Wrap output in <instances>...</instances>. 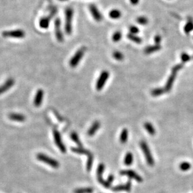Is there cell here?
Here are the masks:
<instances>
[{"mask_svg":"<svg viewBox=\"0 0 193 193\" xmlns=\"http://www.w3.org/2000/svg\"><path fill=\"white\" fill-rule=\"evenodd\" d=\"M140 146L144 153V156H145L147 164L149 165V166H151V167L153 166L154 165L155 162L154 160V158L153 157V155L152 154H151L149 147L147 145V144L145 142V141H141V143H140Z\"/></svg>","mask_w":193,"mask_h":193,"instance_id":"1","label":"cell"},{"mask_svg":"<svg viewBox=\"0 0 193 193\" xmlns=\"http://www.w3.org/2000/svg\"><path fill=\"white\" fill-rule=\"evenodd\" d=\"M86 51V48L82 46L76 52L70 61V65L71 68H76L78 66L82 57L84 56Z\"/></svg>","mask_w":193,"mask_h":193,"instance_id":"2","label":"cell"},{"mask_svg":"<svg viewBox=\"0 0 193 193\" xmlns=\"http://www.w3.org/2000/svg\"><path fill=\"white\" fill-rule=\"evenodd\" d=\"M37 159L43 162L44 163L47 164L48 166L53 168H58L60 167V163L56 159L53 158L48 156L47 155L43 153H38L36 155Z\"/></svg>","mask_w":193,"mask_h":193,"instance_id":"3","label":"cell"},{"mask_svg":"<svg viewBox=\"0 0 193 193\" xmlns=\"http://www.w3.org/2000/svg\"><path fill=\"white\" fill-rule=\"evenodd\" d=\"M73 10L71 8H67L65 11V18H66V22H65V31L70 35L72 33V21H73Z\"/></svg>","mask_w":193,"mask_h":193,"instance_id":"4","label":"cell"},{"mask_svg":"<svg viewBox=\"0 0 193 193\" xmlns=\"http://www.w3.org/2000/svg\"><path fill=\"white\" fill-rule=\"evenodd\" d=\"M2 36L5 38H23L25 36V32L22 29L5 31L2 33Z\"/></svg>","mask_w":193,"mask_h":193,"instance_id":"5","label":"cell"},{"mask_svg":"<svg viewBox=\"0 0 193 193\" xmlns=\"http://www.w3.org/2000/svg\"><path fill=\"white\" fill-rule=\"evenodd\" d=\"M109 76V73L108 71H103L100 74L96 82V88L98 91H101L105 86L106 81H108Z\"/></svg>","mask_w":193,"mask_h":193,"instance_id":"6","label":"cell"},{"mask_svg":"<svg viewBox=\"0 0 193 193\" xmlns=\"http://www.w3.org/2000/svg\"><path fill=\"white\" fill-rule=\"evenodd\" d=\"M105 164L103 163L99 164L97 168V172H96V173H97V178L98 181L103 186H105L106 188H109L110 187V186H111V184H109L107 181L103 180V174L105 172Z\"/></svg>","mask_w":193,"mask_h":193,"instance_id":"7","label":"cell"},{"mask_svg":"<svg viewBox=\"0 0 193 193\" xmlns=\"http://www.w3.org/2000/svg\"><path fill=\"white\" fill-rule=\"evenodd\" d=\"M120 174L122 176H126L129 178L130 179H132V180H135L138 182H141L143 181L142 177L139 174L131 170H122L120 171Z\"/></svg>","mask_w":193,"mask_h":193,"instance_id":"8","label":"cell"},{"mask_svg":"<svg viewBox=\"0 0 193 193\" xmlns=\"http://www.w3.org/2000/svg\"><path fill=\"white\" fill-rule=\"evenodd\" d=\"M53 136H54V142L55 143H56L58 147L59 148V149L60 150L61 152L63 153H66V146H64V144H63V141H62L60 133L58 132L57 130H54L53 131Z\"/></svg>","mask_w":193,"mask_h":193,"instance_id":"9","label":"cell"},{"mask_svg":"<svg viewBox=\"0 0 193 193\" xmlns=\"http://www.w3.org/2000/svg\"><path fill=\"white\" fill-rule=\"evenodd\" d=\"M54 29L56 37L59 42H63L64 41V37L61 27V19L57 18L54 21Z\"/></svg>","mask_w":193,"mask_h":193,"instance_id":"10","label":"cell"},{"mask_svg":"<svg viewBox=\"0 0 193 193\" xmlns=\"http://www.w3.org/2000/svg\"><path fill=\"white\" fill-rule=\"evenodd\" d=\"M89 9L95 21H98V22L102 21L103 16L101 15V13H100V11H99L97 6L94 4H91L89 6Z\"/></svg>","mask_w":193,"mask_h":193,"instance_id":"11","label":"cell"},{"mask_svg":"<svg viewBox=\"0 0 193 193\" xmlns=\"http://www.w3.org/2000/svg\"><path fill=\"white\" fill-rule=\"evenodd\" d=\"M15 80L12 78H9L4 82L1 86H0V95L4 92L8 91L15 84Z\"/></svg>","mask_w":193,"mask_h":193,"instance_id":"12","label":"cell"},{"mask_svg":"<svg viewBox=\"0 0 193 193\" xmlns=\"http://www.w3.org/2000/svg\"><path fill=\"white\" fill-rule=\"evenodd\" d=\"M176 75H177V72L172 70V73L171 75L170 76V77L168 78V80L166 82V85H165V86L164 88L166 92H170L171 91L172 87H173L174 82L175 81V79L176 78Z\"/></svg>","mask_w":193,"mask_h":193,"instance_id":"13","label":"cell"},{"mask_svg":"<svg viewBox=\"0 0 193 193\" xmlns=\"http://www.w3.org/2000/svg\"><path fill=\"white\" fill-rule=\"evenodd\" d=\"M44 96V91L42 89H39L37 91L35 97L34 99L33 104L34 106L36 107H40L43 102V99Z\"/></svg>","mask_w":193,"mask_h":193,"instance_id":"14","label":"cell"},{"mask_svg":"<svg viewBox=\"0 0 193 193\" xmlns=\"http://www.w3.org/2000/svg\"><path fill=\"white\" fill-rule=\"evenodd\" d=\"M131 181H129L125 184H121L114 187L112 190L116 192L118 191L129 192L131 191Z\"/></svg>","mask_w":193,"mask_h":193,"instance_id":"15","label":"cell"},{"mask_svg":"<svg viewBox=\"0 0 193 193\" xmlns=\"http://www.w3.org/2000/svg\"><path fill=\"white\" fill-rule=\"evenodd\" d=\"M9 118L10 120L16 122H24L26 120V116L23 114L19 113H11L9 115Z\"/></svg>","mask_w":193,"mask_h":193,"instance_id":"16","label":"cell"},{"mask_svg":"<svg viewBox=\"0 0 193 193\" xmlns=\"http://www.w3.org/2000/svg\"><path fill=\"white\" fill-rule=\"evenodd\" d=\"M101 127V123L99 122L98 121H95L92 123V125L90 127V128L88 131V135L89 136H92L96 134V133L98 131L99 127Z\"/></svg>","mask_w":193,"mask_h":193,"instance_id":"17","label":"cell"},{"mask_svg":"<svg viewBox=\"0 0 193 193\" xmlns=\"http://www.w3.org/2000/svg\"><path fill=\"white\" fill-rule=\"evenodd\" d=\"M144 127L145 128L146 131L150 134L151 136H154L156 133V131L153 125L149 122H146L144 123Z\"/></svg>","mask_w":193,"mask_h":193,"instance_id":"18","label":"cell"},{"mask_svg":"<svg viewBox=\"0 0 193 193\" xmlns=\"http://www.w3.org/2000/svg\"><path fill=\"white\" fill-rule=\"evenodd\" d=\"M161 48V46H160V44H155V45L153 46H149L145 48L144 53L146 54H149L151 53H153L154 52H156V51L160 50Z\"/></svg>","mask_w":193,"mask_h":193,"instance_id":"19","label":"cell"},{"mask_svg":"<svg viewBox=\"0 0 193 193\" xmlns=\"http://www.w3.org/2000/svg\"><path fill=\"white\" fill-rule=\"evenodd\" d=\"M133 159H134V157H133V153L131 152H127L125 157L124 163H125L126 166H129L133 164Z\"/></svg>","mask_w":193,"mask_h":193,"instance_id":"20","label":"cell"},{"mask_svg":"<svg viewBox=\"0 0 193 193\" xmlns=\"http://www.w3.org/2000/svg\"><path fill=\"white\" fill-rule=\"evenodd\" d=\"M127 139H128V130L126 128H124L120 134V143L122 144H125L127 142Z\"/></svg>","mask_w":193,"mask_h":193,"instance_id":"21","label":"cell"},{"mask_svg":"<svg viewBox=\"0 0 193 193\" xmlns=\"http://www.w3.org/2000/svg\"><path fill=\"white\" fill-rule=\"evenodd\" d=\"M50 18L49 17H43L40 21V26L43 29H47L50 26Z\"/></svg>","mask_w":193,"mask_h":193,"instance_id":"22","label":"cell"},{"mask_svg":"<svg viewBox=\"0 0 193 193\" xmlns=\"http://www.w3.org/2000/svg\"><path fill=\"white\" fill-rule=\"evenodd\" d=\"M71 151L75 153L80 154H83V155H88V156H89V155L91 154L90 151L87 150V149H83V148H82L81 147H72Z\"/></svg>","mask_w":193,"mask_h":193,"instance_id":"23","label":"cell"},{"mask_svg":"<svg viewBox=\"0 0 193 193\" xmlns=\"http://www.w3.org/2000/svg\"><path fill=\"white\" fill-rule=\"evenodd\" d=\"M165 92H166L164 88H157L153 89L152 91H151V94H152L153 96H154V97H157V96H161Z\"/></svg>","mask_w":193,"mask_h":193,"instance_id":"24","label":"cell"},{"mask_svg":"<svg viewBox=\"0 0 193 193\" xmlns=\"http://www.w3.org/2000/svg\"><path fill=\"white\" fill-rule=\"evenodd\" d=\"M179 168L182 171H188L191 169V164L188 161H183L180 163Z\"/></svg>","mask_w":193,"mask_h":193,"instance_id":"25","label":"cell"},{"mask_svg":"<svg viewBox=\"0 0 193 193\" xmlns=\"http://www.w3.org/2000/svg\"><path fill=\"white\" fill-rule=\"evenodd\" d=\"M109 16L112 19H118L121 16V13L118 9H113L109 13Z\"/></svg>","mask_w":193,"mask_h":193,"instance_id":"26","label":"cell"},{"mask_svg":"<svg viewBox=\"0 0 193 193\" xmlns=\"http://www.w3.org/2000/svg\"><path fill=\"white\" fill-rule=\"evenodd\" d=\"M93 189L91 188H82L75 189L74 193H92Z\"/></svg>","mask_w":193,"mask_h":193,"instance_id":"27","label":"cell"},{"mask_svg":"<svg viewBox=\"0 0 193 193\" xmlns=\"http://www.w3.org/2000/svg\"><path fill=\"white\" fill-rule=\"evenodd\" d=\"M127 38H128L130 40L133 41V42L139 44V43H141V42H142V40H141V38L139 37V36H136V34H133L129 33V34H127Z\"/></svg>","mask_w":193,"mask_h":193,"instance_id":"28","label":"cell"},{"mask_svg":"<svg viewBox=\"0 0 193 193\" xmlns=\"http://www.w3.org/2000/svg\"><path fill=\"white\" fill-rule=\"evenodd\" d=\"M93 155H92L91 153L89 155L88 157V161L86 163V170L89 172L91 170V168L92 166V164H93Z\"/></svg>","mask_w":193,"mask_h":193,"instance_id":"29","label":"cell"},{"mask_svg":"<svg viewBox=\"0 0 193 193\" xmlns=\"http://www.w3.org/2000/svg\"><path fill=\"white\" fill-rule=\"evenodd\" d=\"M71 138L72 140H73L74 141V142L75 143H76L79 146H80V147L82 146V145H81L82 144L81 143V141L80 140V138H79L78 135V134L76 133H75V132L71 133Z\"/></svg>","mask_w":193,"mask_h":193,"instance_id":"30","label":"cell"},{"mask_svg":"<svg viewBox=\"0 0 193 193\" xmlns=\"http://www.w3.org/2000/svg\"><path fill=\"white\" fill-rule=\"evenodd\" d=\"M113 57L117 61H123L124 59V55L120 51H116L113 53Z\"/></svg>","mask_w":193,"mask_h":193,"instance_id":"31","label":"cell"},{"mask_svg":"<svg viewBox=\"0 0 193 193\" xmlns=\"http://www.w3.org/2000/svg\"><path fill=\"white\" fill-rule=\"evenodd\" d=\"M193 30V23L192 21H189L187 23L184 27V32L186 34H189Z\"/></svg>","mask_w":193,"mask_h":193,"instance_id":"32","label":"cell"},{"mask_svg":"<svg viewBox=\"0 0 193 193\" xmlns=\"http://www.w3.org/2000/svg\"><path fill=\"white\" fill-rule=\"evenodd\" d=\"M122 37V34L120 31H116L115 33L113 34V35L112 36V40L114 41V42H118L121 39Z\"/></svg>","mask_w":193,"mask_h":193,"instance_id":"33","label":"cell"},{"mask_svg":"<svg viewBox=\"0 0 193 193\" xmlns=\"http://www.w3.org/2000/svg\"><path fill=\"white\" fill-rule=\"evenodd\" d=\"M136 21H137V23L140 24V25H147V23H148L147 18H146V17H144V16L138 17V18H137Z\"/></svg>","mask_w":193,"mask_h":193,"instance_id":"34","label":"cell"},{"mask_svg":"<svg viewBox=\"0 0 193 193\" xmlns=\"http://www.w3.org/2000/svg\"><path fill=\"white\" fill-rule=\"evenodd\" d=\"M181 60L182 63H186V62L190 61L191 59V57L189 56V55L187 53H182L181 54Z\"/></svg>","mask_w":193,"mask_h":193,"instance_id":"35","label":"cell"},{"mask_svg":"<svg viewBox=\"0 0 193 193\" xmlns=\"http://www.w3.org/2000/svg\"><path fill=\"white\" fill-rule=\"evenodd\" d=\"M129 31L131 32V34H136L139 33V29L137 28L136 26H131L129 27Z\"/></svg>","mask_w":193,"mask_h":193,"instance_id":"36","label":"cell"},{"mask_svg":"<svg viewBox=\"0 0 193 193\" xmlns=\"http://www.w3.org/2000/svg\"><path fill=\"white\" fill-rule=\"evenodd\" d=\"M183 63H181V64H176V66H174L173 69H172V70H173V71H176L178 72V71H180L181 69L182 68V67H183Z\"/></svg>","mask_w":193,"mask_h":193,"instance_id":"37","label":"cell"},{"mask_svg":"<svg viewBox=\"0 0 193 193\" xmlns=\"http://www.w3.org/2000/svg\"><path fill=\"white\" fill-rule=\"evenodd\" d=\"M161 41V36L160 35H156L154 37V42L156 44H160Z\"/></svg>","mask_w":193,"mask_h":193,"instance_id":"38","label":"cell"},{"mask_svg":"<svg viewBox=\"0 0 193 193\" xmlns=\"http://www.w3.org/2000/svg\"><path fill=\"white\" fill-rule=\"evenodd\" d=\"M114 180H115V176H114L113 174H110L108 178V180H107L106 181H108L109 184H111L113 181H114Z\"/></svg>","mask_w":193,"mask_h":193,"instance_id":"39","label":"cell"},{"mask_svg":"<svg viewBox=\"0 0 193 193\" xmlns=\"http://www.w3.org/2000/svg\"><path fill=\"white\" fill-rule=\"evenodd\" d=\"M139 0H130V2L133 5H136L139 3Z\"/></svg>","mask_w":193,"mask_h":193,"instance_id":"40","label":"cell"},{"mask_svg":"<svg viewBox=\"0 0 193 193\" xmlns=\"http://www.w3.org/2000/svg\"><path fill=\"white\" fill-rule=\"evenodd\" d=\"M60 1H68V0H60Z\"/></svg>","mask_w":193,"mask_h":193,"instance_id":"41","label":"cell"},{"mask_svg":"<svg viewBox=\"0 0 193 193\" xmlns=\"http://www.w3.org/2000/svg\"><path fill=\"white\" fill-rule=\"evenodd\" d=\"M191 58H192V59H193V56L191 57Z\"/></svg>","mask_w":193,"mask_h":193,"instance_id":"42","label":"cell"}]
</instances>
